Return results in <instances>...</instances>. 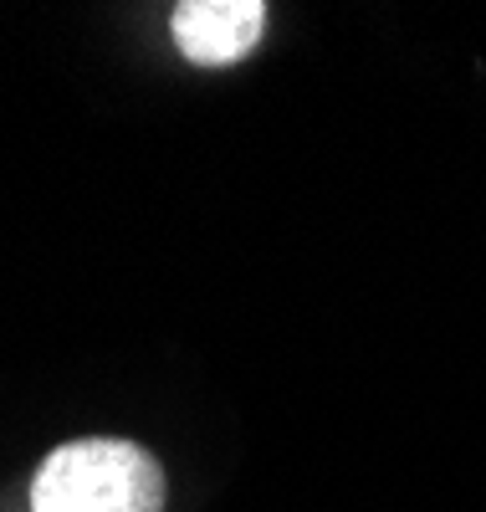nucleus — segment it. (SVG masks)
<instances>
[{
    "label": "nucleus",
    "instance_id": "f257e3e1",
    "mask_svg": "<svg viewBox=\"0 0 486 512\" xmlns=\"http://www.w3.org/2000/svg\"><path fill=\"white\" fill-rule=\"evenodd\" d=\"M31 512H164V472L134 441H67L36 466Z\"/></svg>",
    "mask_w": 486,
    "mask_h": 512
},
{
    "label": "nucleus",
    "instance_id": "f03ea898",
    "mask_svg": "<svg viewBox=\"0 0 486 512\" xmlns=\"http://www.w3.org/2000/svg\"><path fill=\"white\" fill-rule=\"evenodd\" d=\"M169 26L195 67H231L256 47L267 6L261 0H185V6H174Z\"/></svg>",
    "mask_w": 486,
    "mask_h": 512
}]
</instances>
